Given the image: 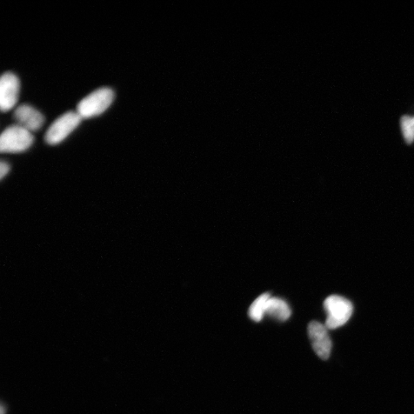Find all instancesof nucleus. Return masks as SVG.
Instances as JSON below:
<instances>
[{
	"label": "nucleus",
	"mask_w": 414,
	"mask_h": 414,
	"mask_svg": "<svg viewBox=\"0 0 414 414\" xmlns=\"http://www.w3.org/2000/svg\"><path fill=\"white\" fill-rule=\"evenodd\" d=\"M115 93L110 88L103 87L84 98L77 106L76 111L83 118H89L101 115L111 105Z\"/></svg>",
	"instance_id": "obj_1"
},
{
	"label": "nucleus",
	"mask_w": 414,
	"mask_h": 414,
	"mask_svg": "<svg viewBox=\"0 0 414 414\" xmlns=\"http://www.w3.org/2000/svg\"><path fill=\"white\" fill-rule=\"evenodd\" d=\"M324 308L327 313L326 328L334 330L349 322L352 316L353 305L342 296H331L325 300Z\"/></svg>",
	"instance_id": "obj_2"
},
{
	"label": "nucleus",
	"mask_w": 414,
	"mask_h": 414,
	"mask_svg": "<svg viewBox=\"0 0 414 414\" xmlns=\"http://www.w3.org/2000/svg\"><path fill=\"white\" fill-rule=\"evenodd\" d=\"M34 142L32 132L19 124L6 128L0 138V151L3 153H19L29 149Z\"/></svg>",
	"instance_id": "obj_3"
},
{
	"label": "nucleus",
	"mask_w": 414,
	"mask_h": 414,
	"mask_svg": "<svg viewBox=\"0 0 414 414\" xmlns=\"http://www.w3.org/2000/svg\"><path fill=\"white\" fill-rule=\"evenodd\" d=\"M83 118L77 111H70L58 117L45 133L46 143L55 145L61 143L81 123Z\"/></svg>",
	"instance_id": "obj_4"
},
{
	"label": "nucleus",
	"mask_w": 414,
	"mask_h": 414,
	"mask_svg": "<svg viewBox=\"0 0 414 414\" xmlns=\"http://www.w3.org/2000/svg\"><path fill=\"white\" fill-rule=\"evenodd\" d=\"M308 333L312 349L323 360H328L331 355L332 342L326 326L318 322H312L308 326Z\"/></svg>",
	"instance_id": "obj_5"
},
{
	"label": "nucleus",
	"mask_w": 414,
	"mask_h": 414,
	"mask_svg": "<svg viewBox=\"0 0 414 414\" xmlns=\"http://www.w3.org/2000/svg\"><path fill=\"white\" fill-rule=\"evenodd\" d=\"M19 89V80L14 73H4L0 79V108L3 112L14 108L18 102Z\"/></svg>",
	"instance_id": "obj_6"
},
{
	"label": "nucleus",
	"mask_w": 414,
	"mask_h": 414,
	"mask_svg": "<svg viewBox=\"0 0 414 414\" xmlns=\"http://www.w3.org/2000/svg\"><path fill=\"white\" fill-rule=\"evenodd\" d=\"M13 117L17 124L30 132L39 130L45 122L43 113L28 104L18 106L13 113Z\"/></svg>",
	"instance_id": "obj_7"
},
{
	"label": "nucleus",
	"mask_w": 414,
	"mask_h": 414,
	"mask_svg": "<svg viewBox=\"0 0 414 414\" xmlns=\"http://www.w3.org/2000/svg\"><path fill=\"white\" fill-rule=\"evenodd\" d=\"M265 314L280 322H285L290 318L292 311L283 299L273 297L267 301Z\"/></svg>",
	"instance_id": "obj_8"
},
{
	"label": "nucleus",
	"mask_w": 414,
	"mask_h": 414,
	"mask_svg": "<svg viewBox=\"0 0 414 414\" xmlns=\"http://www.w3.org/2000/svg\"><path fill=\"white\" fill-rule=\"evenodd\" d=\"M271 298L270 293H264L258 297L250 307V318L259 323L265 314V306L267 301Z\"/></svg>",
	"instance_id": "obj_9"
},
{
	"label": "nucleus",
	"mask_w": 414,
	"mask_h": 414,
	"mask_svg": "<svg viewBox=\"0 0 414 414\" xmlns=\"http://www.w3.org/2000/svg\"><path fill=\"white\" fill-rule=\"evenodd\" d=\"M400 125L406 142L412 144L414 142V117L403 116L400 120Z\"/></svg>",
	"instance_id": "obj_10"
},
{
	"label": "nucleus",
	"mask_w": 414,
	"mask_h": 414,
	"mask_svg": "<svg viewBox=\"0 0 414 414\" xmlns=\"http://www.w3.org/2000/svg\"><path fill=\"white\" fill-rule=\"evenodd\" d=\"M9 171L10 165L8 163L2 162L1 164H0V177H1V179L4 178Z\"/></svg>",
	"instance_id": "obj_11"
}]
</instances>
